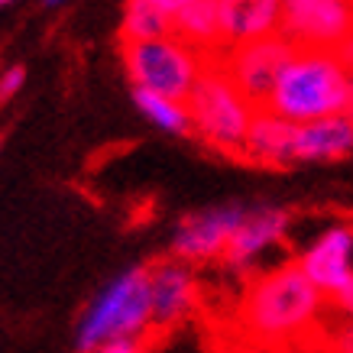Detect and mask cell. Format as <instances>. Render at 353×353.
Wrapping results in <instances>:
<instances>
[{"label": "cell", "instance_id": "obj_15", "mask_svg": "<svg viewBox=\"0 0 353 353\" xmlns=\"http://www.w3.org/2000/svg\"><path fill=\"white\" fill-rule=\"evenodd\" d=\"M172 32L188 43L194 52L224 55V36H221V7L217 0H188L179 10H172Z\"/></svg>", "mask_w": 353, "mask_h": 353}, {"label": "cell", "instance_id": "obj_27", "mask_svg": "<svg viewBox=\"0 0 353 353\" xmlns=\"http://www.w3.org/2000/svg\"><path fill=\"white\" fill-rule=\"evenodd\" d=\"M350 7H353V0H350Z\"/></svg>", "mask_w": 353, "mask_h": 353}, {"label": "cell", "instance_id": "obj_4", "mask_svg": "<svg viewBox=\"0 0 353 353\" xmlns=\"http://www.w3.org/2000/svg\"><path fill=\"white\" fill-rule=\"evenodd\" d=\"M152 331L150 266H137L114 279L78 324V350H101L117 337H143Z\"/></svg>", "mask_w": 353, "mask_h": 353}, {"label": "cell", "instance_id": "obj_8", "mask_svg": "<svg viewBox=\"0 0 353 353\" xmlns=\"http://www.w3.org/2000/svg\"><path fill=\"white\" fill-rule=\"evenodd\" d=\"M201 289L192 272V263L172 256L150 266V308L152 331H172L198 308Z\"/></svg>", "mask_w": 353, "mask_h": 353}, {"label": "cell", "instance_id": "obj_10", "mask_svg": "<svg viewBox=\"0 0 353 353\" xmlns=\"http://www.w3.org/2000/svg\"><path fill=\"white\" fill-rule=\"evenodd\" d=\"M285 227H289V211L269 208V204L250 208V211H243L240 224L234 227V234L227 240L221 259H224L230 269L246 272V269L266 253L269 246L279 243V240L285 236Z\"/></svg>", "mask_w": 353, "mask_h": 353}, {"label": "cell", "instance_id": "obj_13", "mask_svg": "<svg viewBox=\"0 0 353 353\" xmlns=\"http://www.w3.org/2000/svg\"><path fill=\"white\" fill-rule=\"evenodd\" d=\"M353 156V117L327 114L295 127V159L299 162H337Z\"/></svg>", "mask_w": 353, "mask_h": 353}, {"label": "cell", "instance_id": "obj_20", "mask_svg": "<svg viewBox=\"0 0 353 353\" xmlns=\"http://www.w3.org/2000/svg\"><path fill=\"white\" fill-rule=\"evenodd\" d=\"M327 308L343 314V318H353V276L347 279V285H341V289L327 299Z\"/></svg>", "mask_w": 353, "mask_h": 353}, {"label": "cell", "instance_id": "obj_17", "mask_svg": "<svg viewBox=\"0 0 353 353\" xmlns=\"http://www.w3.org/2000/svg\"><path fill=\"white\" fill-rule=\"evenodd\" d=\"M172 13L162 10L156 0H127L123 7V39H152L169 36Z\"/></svg>", "mask_w": 353, "mask_h": 353}, {"label": "cell", "instance_id": "obj_16", "mask_svg": "<svg viewBox=\"0 0 353 353\" xmlns=\"http://www.w3.org/2000/svg\"><path fill=\"white\" fill-rule=\"evenodd\" d=\"M133 101L156 127L169 130V133H192V114L185 108V101L179 97H165L146 88H133Z\"/></svg>", "mask_w": 353, "mask_h": 353}, {"label": "cell", "instance_id": "obj_3", "mask_svg": "<svg viewBox=\"0 0 353 353\" xmlns=\"http://www.w3.org/2000/svg\"><path fill=\"white\" fill-rule=\"evenodd\" d=\"M185 108L192 114V133L204 146L243 162V139L256 108L234 85V78L224 65V55L204 59L201 72L185 97Z\"/></svg>", "mask_w": 353, "mask_h": 353}, {"label": "cell", "instance_id": "obj_19", "mask_svg": "<svg viewBox=\"0 0 353 353\" xmlns=\"http://www.w3.org/2000/svg\"><path fill=\"white\" fill-rule=\"evenodd\" d=\"M23 81H26V68H23V65H13V68L3 72V78H0V108L20 91Z\"/></svg>", "mask_w": 353, "mask_h": 353}, {"label": "cell", "instance_id": "obj_14", "mask_svg": "<svg viewBox=\"0 0 353 353\" xmlns=\"http://www.w3.org/2000/svg\"><path fill=\"white\" fill-rule=\"evenodd\" d=\"M224 52L230 46L256 39L282 26V0H217Z\"/></svg>", "mask_w": 353, "mask_h": 353}, {"label": "cell", "instance_id": "obj_22", "mask_svg": "<svg viewBox=\"0 0 353 353\" xmlns=\"http://www.w3.org/2000/svg\"><path fill=\"white\" fill-rule=\"evenodd\" d=\"M337 55H341V62L347 65V72H350V81H353V32L337 46Z\"/></svg>", "mask_w": 353, "mask_h": 353}, {"label": "cell", "instance_id": "obj_5", "mask_svg": "<svg viewBox=\"0 0 353 353\" xmlns=\"http://www.w3.org/2000/svg\"><path fill=\"white\" fill-rule=\"evenodd\" d=\"M123 65L133 88L185 101L201 72L204 55L182 43L175 32L152 39H123Z\"/></svg>", "mask_w": 353, "mask_h": 353}, {"label": "cell", "instance_id": "obj_26", "mask_svg": "<svg viewBox=\"0 0 353 353\" xmlns=\"http://www.w3.org/2000/svg\"><path fill=\"white\" fill-rule=\"evenodd\" d=\"M350 117H353V108H350Z\"/></svg>", "mask_w": 353, "mask_h": 353}, {"label": "cell", "instance_id": "obj_9", "mask_svg": "<svg viewBox=\"0 0 353 353\" xmlns=\"http://www.w3.org/2000/svg\"><path fill=\"white\" fill-rule=\"evenodd\" d=\"M243 211L246 208H240V204H221V208L188 214L182 221V227L175 230L172 256L185 259V263H204V259L221 256L230 234H234V227L240 224Z\"/></svg>", "mask_w": 353, "mask_h": 353}, {"label": "cell", "instance_id": "obj_1", "mask_svg": "<svg viewBox=\"0 0 353 353\" xmlns=\"http://www.w3.org/2000/svg\"><path fill=\"white\" fill-rule=\"evenodd\" d=\"M324 314L327 295L299 263H285L250 282L236 308V327L256 347H305L318 343Z\"/></svg>", "mask_w": 353, "mask_h": 353}, {"label": "cell", "instance_id": "obj_18", "mask_svg": "<svg viewBox=\"0 0 353 353\" xmlns=\"http://www.w3.org/2000/svg\"><path fill=\"white\" fill-rule=\"evenodd\" d=\"M341 321L337 324H321V331H318V343L324 347H331V350H350L353 353V318H343L337 314Z\"/></svg>", "mask_w": 353, "mask_h": 353}, {"label": "cell", "instance_id": "obj_7", "mask_svg": "<svg viewBox=\"0 0 353 353\" xmlns=\"http://www.w3.org/2000/svg\"><path fill=\"white\" fill-rule=\"evenodd\" d=\"M299 49H337L353 32L350 0H282V26Z\"/></svg>", "mask_w": 353, "mask_h": 353}, {"label": "cell", "instance_id": "obj_21", "mask_svg": "<svg viewBox=\"0 0 353 353\" xmlns=\"http://www.w3.org/2000/svg\"><path fill=\"white\" fill-rule=\"evenodd\" d=\"M143 337H117V341H108L101 347V353H137L143 350Z\"/></svg>", "mask_w": 353, "mask_h": 353}, {"label": "cell", "instance_id": "obj_2", "mask_svg": "<svg viewBox=\"0 0 353 353\" xmlns=\"http://www.w3.org/2000/svg\"><path fill=\"white\" fill-rule=\"evenodd\" d=\"M266 108L295 123L327 114H350L353 81L337 49H295L279 72Z\"/></svg>", "mask_w": 353, "mask_h": 353}, {"label": "cell", "instance_id": "obj_24", "mask_svg": "<svg viewBox=\"0 0 353 353\" xmlns=\"http://www.w3.org/2000/svg\"><path fill=\"white\" fill-rule=\"evenodd\" d=\"M43 3H46V7H62L65 0H43Z\"/></svg>", "mask_w": 353, "mask_h": 353}, {"label": "cell", "instance_id": "obj_23", "mask_svg": "<svg viewBox=\"0 0 353 353\" xmlns=\"http://www.w3.org/2000/svg\"><path fill=\"white\" fill-rule=\"evenodd\" d=\"M156 3H159L162 10H179V7H182V3H188V0H156Z\"/></svg>", "mask_w": 353, "mask_h": 353}, {"label": "cell", "instance_id": "obj_6", "mask_svg": "<svg viewBox=\"0 0 353 353\" xmlns=\"http://www.w3.org/2000/svg\"><path fill=\"white\" fill-rule=\"evenodd\" d=\"M299 46L292 43L282 30L246 39L240 46H230L224 52V65L234 85L240 88V94L253 104V108H266L269 94L279 81V72L285 68V62L292 59Z\"/></svg>", "mask_w": 353, "mask_h": 353}, {"label": "cell", "instance_id": "obj_11", "mask_svg": "<svg viewBox=\"0 0 353 353\" xmlns=\"http://www.w3.org/2000/svg\"><path fill=\"white\" fill-rule=\"evenodd\" d=\"M301 272L331 299L353 276V227H331L299 259Z\"/></svg>", "mask_w": 353, "mask_h": 353}, {"label": "cell", "instance_id": "obj_12", "mask_svg": "<svg viewBox=\"0 0 353 353\" xmlns=\"http://www.w3.org/2000/svg\"><path fill=\"white\" fill-rule=\"evenodd\" d=\"M295 120L282 117L272 108H256L243 139V162L282 169L295 159Z\"/></svg>", "mask_w": 353, "mask_h": 353}, {"label": "cell", "instance_id": "obj_25", "mask_svg": "<svg viewBox=\"0 0 353 353\" xmlns=\"http://www.w3.org/2000/svg\"><path fill=\"white\" fill-rule=\"evenodd\" d=\"M3 3H10V0H0V7H3Z\"/></svg>", "mask_w": 353, "mask_h": 353}]
</instances>
